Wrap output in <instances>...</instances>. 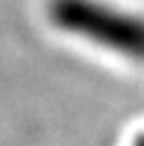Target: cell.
Returning a JSON list of instances; mask_svg holds the SVG:
<instances>
[{
    "label": "cell",
    "instance_id": "cell-2",
    "mask_svg": "<svg viewBox=\"0 0 144 146\" xmlns=\"http://www.w3.org/2000/svg\"><path fill=\"white\" fill-rule=\"evenodd\" d=\"M132 146H144V131H142V134H139V136L134 139V144H132Z\"/></svg>",
    "mask_w": 144,
    "mask_h": 146
},
{
    "label": "cell",
    "instance_id": "cell-1",
    "mask_svg": "<svg viewBox=\"0 0 144 146\" xmlns=\"http://www.w3.org/2000/svg\"><path fill=\"white\" fill-rule=\"evenodd\" d=\"M50 20L60 30L117 52L132 62H144V17L104 0H50Z\"/></svg>",
    "mask_w": 144,
    "mask_h": 146
}]
</instances>
